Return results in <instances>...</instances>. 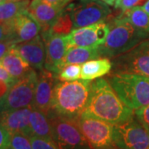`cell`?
I'll return each mask as SVG.
<instances>
[{
    "label": "cell",
    "mask_w": 149,
    "mask_h": 149,
    "mask_svg": "<svg viewBox=\"0 0 149 149\" xmlns=\"http://www.w3.org/2000/svg\"><path fill=\"white\" fill-rule=\"evenodd\" d=\"M83 113L113 125L134 117L133 109L123 101L107 79L102 78L91 84V99Z\"/></svg>",
    "instance_id": "6da1fadb"
},
{
    "label": "cell",
    "mask_w": 149,
    "mask_h": 149,
    "mask_svg": "<svg viewBox=\"0 0 149 149\" xmlns=\"http://www.w3.org/2000/svg\"><path fill=\"white\" fill-rule=\"evenodd\" d=\"M91 84L85 80L57 82L54 90L52 113L77 119L89 104Z\"/></svg>",
    "instance_id": "7a4b0ae2"
},
{
    "label": "cell",
    "mask_w": 149,
    "mask_h": 149,
    "mask_svg": "<svg viewBox=\"0 0 149 149\" xmlns=\"http://www.w3.org/2000/svg\"><path fill=\"white\" fill-rule=\"evenodd\" d=\"M108 23L109 35L104 43L99 47L100 57H117L149 38V33L136 28L122 17L113 18Z\"/></svg>",
    "instance_id": "3957f363"
},
{
    "label": "cell",
    "mask_w": 149,
    "mask_h": 149,
    "mask_svg": "<svg viewBox=\"0 0 149 149\" xmlns=\"http://www.w3.org/2000/svg\"><path fill=\"white\" fill-rule=\"evenodd\" d=\"M107 80L123 101L133 109L149 105V78L112 72Z\"/></svg>",
    "instance_id": "277c9868"
},
{
    "label": "cell",
    "mask_w": 149,
    "mask_h": 149,
    "mask_svg": "<svg viewBox=\"0 0 149 149\" xmlns=\"http://www.w3.org/2000/svg\"><path fill=\"white\" fill-rule=\"evenodd\" d=\"M53 130V138L60 149H93L86 140L76 119L61 117L56 113L48 115Z\"/></svg>",
    "instance_id": "5b68a950"
},
{
    "label": "cell",
    "mask_w": 149,
    "mask_h": 149,
    "mask_svg": "<svg viewBox=\"0 0 149 149\" xmlns=\"http://www.w3.org/2000/svg\"><path fill=\"white\" fill-rule=\"evenodd\" d=\"M76 121L93 149H119L113 138V124L84 113Z\"/></svg>",
    "instance_id": "8992f818"
},
{
    "label": "cell",
    "mask_w": 149,
    "mask_h": 149,
    "mask_svg": "<svg viewBox=\"0 0 149 149\" xmlns=\"http://www.w3.org/2000/svg\"><path fill=\"white\" fill-rule=\"evenodd\" d=\"M38 74L32 69L26 75L17 80L0 104L1 110H13L26 107H32Z\"/></svg>",
    "instance_id": "52a82bcc"
},
{
    "label": "cell",
    "mask_w": 149,
    "mask_h": 149,
    "mask_svg": "<svg viewBox=\"0 0 149 149\" xmlns=\"http://www.w3.org/2000/svg\"><path fill=\"white\" fill-rule=\"evenodd\" d=\"M112 72L128 73L149 78V38L115 57Z\"/></svg>",
    "instance_id": "ba28073f"
},
{
    "label": "cell",
    "mask_w": 149,
    "mask_h": 149,
    "mask_svg": "<svg viewBox=\"0 0 149 149\" xmlns=\"http://www.w3.org/2000/svg\"><path fill=\"white\" fill-rule=\"evenodd\" d=\"M66 9L71 17L73 29L104 21L111 13L109 4L102 0H78Z\"/></svg>",
    "instance_id": "9c48e42d"
},
{
    "label": "cell",
    "mask_w": 149,
    "mask_h": 149,
    "mask_svg": "<svg viewBox=\"0 0 149 149\" xmlns=\"http://www.w3.org/2000/svg\"><path fill=\"white\" fill-rule=\"evenodd\" d=\"M113 138L119 149L149 148V133L136 117L127 122L113 125Z\"/></svg>",
    "instance_id": "30bf717a"
},
{
    "label": "cell",
    "mask_w": 149,
    "mask_h": 149,
    "mask_svg": "<svg viewBox=\"0 0 149 149\" xmlns=\"http://www.w3.org/2000/svg\"><path fill=\"white\" fill-rule=\"evenodd\" d=\"M46 48L44 68L56 74L64 66L63 60L69 47L66 35L52 32L51 29L42 32Z\"/></svg>",
    "instance_id": "8fae6325"
},
{
    "label": "cell",
    "mask_w": 149,
    "mask_h": 149,
    "mask_svg": "<svg viewBox=\"0 0 149 149\" xmlns=\"http://www.w3.org/2000/svg\"><path fill=\"white\" fill-rule=\"evenodd\" d=\"M109 32V23L99 22L86 27L74 28L66 35L68 46L99 48L103 45Z\"/></svg>",
    "instance_id": "7c38bea8"
},
{
    "label": "cell",
    "mask_w": 149,
    "mask_h": 149,
    "mask_svg": "<svg viewBox=\"0 0 149 149\" xmlns=\"http://www.w3.org/2000/svg\"><path fill=\"white\" fill-rule=\"evenodd\" d=\"M59 81L56 75L43 68L38 73V80L34 95L32 108L43 112L47 115L52 113L55 86Z\"/></svg>",
    "instance_id": "4fadbf2b"
},
{
    "label": "cell",
    "mask_w": 149,
    "mask_h": 149,
    "mask_svg": "<svg viewBox=\"0 0 149 149\" xmlns=\"http://www.w3.org/2000/svg\"><path fill=\"white\" fill-rule=\"evenodd\" d=\"M32 110V107H26L2 111L0 114V124L10 134L20 133L32 137L30 127V114Z\"/></svg>",
    "instance_id": "5bb4252c"
},
{
    "label": "cell",
    "mask_w": 149,
    "mask_h": 149,
    "mask_svg": "<svg viewBox=\"0 0 149 149\" xmlns=\"http://www.w3.org/2000/svg\"><path fill=\"white\" fill-rule=\"evenodd\" d=\"M11 40L15 43L28 42L39 35L41 27L32 16L25 11L11 21Z\"/></svg>",
    "instance_id": "9a60e30c"
},
{
    "label": "cell",
    "mask_w": 149,
    "mask_h": 149,
    "mask_svg": "<svg viewBox=\"0 0 149 149\" xmlns=\"http://www.w3.org/2000/svg\"><path fill=\"white\" fill-rule=\"evenodd\" d=\"M14 47L31 67L41 70L44 68L46 48L42 36H37L28 42L15 44Z\"/></svg>",
    "instance_id": "2e32d148"
},
{
    "label": "cell",
    "mask_w": 149,
    "mask_h": 149,
    "mask_svg": "<svg viewBox=\"0 0 149 149\" xmlns=\"http://www.w3.org/2000/svg\"><path fill=\"white\" fill-rule=\"evenodd\" d=\"M63 9L44 0H32L27 8V12L40 25L41 32H44L52 27Z\"/></svg>",
    "instance_id": "e0dca14e"
},
{
    "label": "cell",
    "mask_w": 149,
    "mask_h": 149,
    "mask_svg": "<svg viewBox=\"0 0 149 149\" xmlns=\"http://www.w3.org/2000/svg\"><path fill=\"white\" fill-rule=\"evenodd\" d=\"M0 63L15 80L23 77L32 69L14 47L11 48L8 53L0 60Z\"/></svg>",
    "instance_id": "ac0fdd59"
},
{
    "label": "cell",
    "mask_w": 149,
    "mask_h": 149,
    "mask_svg": "<svg viewBox=\"0 0 149 149\" xmlns=\"http://www.w3.org/2000/svg\"><path fill=\"white\" fill-rule=\"evenodd\" d=\"M112 67L113 63L107 57L91 60L81 65V79L85 80H95L109 74Z\"/></svg>",
    "instance_id": "d6986e66"
},
{
    "label": "cell",
    "mask_w": 149,
    "mask_h": 149,
    "mask_svg": "<svg viewBox=\"0 0 149 149\" xmlns=\"http://www.w3.org/2000/svg\"><path fill=\"white\" fill-rule=\"evenodd\" d=\"M30 127L32 136L54 141L53 130L50 118L43 112L32 108L30 114Z\"/></svg>",
    "instance_id": "ffe728a7"
},
{
    "label": "cell",
    "mask_w": 149,
    "mask_h": 149,
    "mask_svg": "<svg viewBox=\"0 0 149 149\" xmlns=\"http://www.w3.org/2000/svg\"><path fill=\"white\" fill-rule=\"evenodd\" d=\"M99 48L70 47L66 51L63 63L66 64H84L91 60L100 58Z\"/></svg>",
    "instance_id": "44dd1931"
},
{
    "label": "cell",
    "mask_w": 149,
    "mask_h": 149,
    "mask_svg": "<svg viewBox=\"0 0 149 149\" xmlns=\"http://www.w3.org/2000/svg\"><path fill=\"white\" fill-rule=\"evenodd\" d=\"M119 16L129 22L136 28L149 33V13L144 10L143 7L135 6L122 12Z\"/></svg>",
    "instance_id": "7402d4cb"
},
{
    "label": "cell",
    "mask_w": 149,
    "mask_h": 149,
    "mask_svg": "<svg viewBox=\"0 0 149 149\" xmlns=\"http://www.w3.org/2000/svg\"><path fill=\"white\" fill-rule=\"evenodd\" d=\"M30 2L28 0L6 1L0 4V22L13 21L22 13L27 10Z\"/></svg>",
    "instance_id": "603a6c76"
},
{
    "label": "cell",
    "mask_w": 149,
    "mask_h": 149,
    "mask_svg": "<svg viewBox=\"0 0 149 149\" xmlns=\"http://www.w3.org/2000/svg\"><path fill=\"white\" fill-rule=\"evenodd\" d=\"M56 77L59 81H74L81 78L80 64H66L61 68Z\"/></svg>",
    "instance_id": "cb8c5ba5"
},
{
    "label": "cell",
    "mask_w": 149,
    "mask_h": 149,
    "mask_svg": "<svg viewBox=\"0 0 149 149\" xmlns=\"http://www.w3.org/2000/svg\"><path fill=\"white\" fill-rule=\"evenodd\" d=\"M71 28H73V25H72V21H71L70 13L67 11V9L64 8L61 14L58 17V19L51 28V30L56 33L67 35L70 32Z\"/></svg>",
    "instance_id": "d4e9b609"
},
{
    "label": "cell",
    "mask_w": 149,
    "mask_h": 149,
    "mask_svg": "<svg viewBox=\"0 0 149 149\" xmlns=\"http://www.w3.org/2000/svg\"><path fill=\"white\" fill-rule=\"evenodd\" d=\"M9 145L14 149H32L30 137L20 133L11 134Z\"/></svg>",
    "instance_id": "484cf974"
},
{
    "label": "cell",
    "mask_w": 149,
    "mask_h": 149,
    "mask_svg": "<svg viewBox=\"0 0 149 149\" xmlns=\"http://www.w3.org/2000/svg\"><path fill=\"white\" fill-rule=\"evenodd\" d=\"M32 149H60L58 145L53 140L39 138L36 136L30 137Z\"/></svg>",
    "instance_id": "4316f807"
},
{
    "label": "cell",
    "mask_w": 149,
    "mask_h": 149,
    "mask_svg": "<svg viewBox=\"0 0 149 149\" xmlns=\"http://www.w3.org/2000/svg\"><path fill=\"white\" fill-rule=\"evenodd\" d=\"M134 115L149 133V105L135 109Z\"/></svg>",
    "instance_id": "83f0119b"
},
{
    "label": "cell",
    "mask_w": 149,
    "mask_h": 149,
    "mask_svg": "<svg viewBox=\"0 0 149 149\" xmlns=\"http://www.w3.org/2000/svg\"><path fill=\"white\" fill-rule=\"evenodd\" d=\"M143 0H116L114 7L115 8H119L123 12L137 6Z\"/></svg>",
    "instance_id": "f1b7e54d"
},
{
    "label": "cell",
    "mask_w": 149,
    "mask_h": 149,
    "mask_svg": "<svg viewBox=\"0 0 149 149\" xmlns=\"http://www.w3.org/2000/svg\"><path fill=\"white\" fill-rule=\"evenodd\" d=\"M11 35H12L11 22H0V42L5 40H11Z\"/></svg>",
    "instance_id": "f546056e"
},
{
    "label": "cell",
    "mask_w": 149,
    "mask_h": 149,
    "mask_svg": "<svg viewBox=\"0 0 149 149\" xmlns=\"http://www.w3.org/2000/svg\"><path fill=\"white\" fill-rule=\"evenodd\" d=\"M11 134L0 124V149L6 148L9 145Z\"/></svg>",
    "instance_id": "4dcf8cb0"
},
{
    "label": "cell",
    "mask_w": 149,
    "mask_h": 149,
    "mask_svg": "<svg viewBox=\"0 0 149 149\" xmlns=\"http://www.w3.org/2000/svg\"><path fill=\"white\" fill-rule=\"evenodd\" d=\"M15 46V43L11 40H5L0 42V60L3 58L11 48Z\"/></svg>",
    "instance_id": "1f68e13d"
},
{
    "label": "cell",
    "mask_w": 149,
    "mask_h": 149,
    "mask_svg": "<svg viewBox=\"0 0 149 149\" xmlns=\"http://www.w3.org/2000/svg\"><path fill=\"white\" fill-rule=\"evenodd\" d=\"M12 85H13V83L8 82L6 80H0V104L4 100V98L7 95Z\"/></svg>",
    "instance_id": "d6a6232c"
},
{
    "label": "cell",
    "mask_w": 149,
    "mask_h": 149,
    "mask_svg": "<svg viewBox=\"0 0 149 149\" xmlns=\"http://www.w3.org/2000/svg\"><path fill=\"white\" fill-rule=\"evenodd\" d=\"M0 80H6V81L13 83V84L16 81L9 74V73L6 70L5 68L3 67V65L1 64V63H0Z\"/></svg>",
    "instance_id": "836d02e7"
},
{
    "label": "cell",
    "mask_w": 149,
    "mask_h": 149,
    "mask_svg": "<svg viewBox=\"0 0 149 149\" xmlns=\"http://www.w3.org/2000/svg\"><path fill=\"white\" fill-rule=\"evenodd\" d=\"M47 3L52 4V5L58 7L60 8H65V7L70 2H71L72 0H44Z\"/></svg>",
    "instance_id": "e575fe53"
},
{
    "label": "cell",
    "mask_w": 149,
    "mask_h": 149,
    "mask_svg": "<svg viewBox=\"0 0 149 149\" xmlns=\"http://www.w3.org/2000/svg\"><path fill=\"white\" fill-rule=\"evenodd\" d=\"M143 8L144 10L146 11L147 13H149V0L146 1V3H145L143 4Z\"/></svg>",
    "instance_id": "d590c367"
},
{
    "label": "cell",
    "mask_w": 149,
    "mask_h": 149,
    "mask_svg": "<svg viewBox=\"0 0 149 149\" xmlns=\"http://www.w3.org/2000/svg\"><path fill=\"white\" fill-rule=\"evenodd\" d=\"M102 1H104V3H106L107 4H109V5H114V3H115V1L116 0H102Z\"/></svg>",
    "instance_id": "8d00e7d4"
},
{
    "label": "cell",
    "mask_w": 149,
    "mask_h": 149,
    "mask_svg": "<svg viewBox=\"0 0 149 149\" xmlns=\"http://www.w3.org/2000/svg\"><path fill=\"white\" fill-rule=\"evenodd\" d=\"M3 149H14V148H12L10 145H8V146H7L6 148H3Z\"/></svg>",
    "instance_id": "74e56055"
},
{
    "label": "cell",
    "mask_w": 149,
    "mask_h": 149,
    "mask_svg": "<svg viewBox=\"0 0 149 149\" xmlns=\"http://www.w3.org/2000/svg\"><path fill=\"white\" fill-rule=\"evenodd\" d=\"M4 2H6V0H0V4L3 3H4Z\"/></svg>",
    "instance_id": "f35d334b"
},
{
    "label": "cell",
    "mask_w": 149,
    "mask_h": 149,
    "mask_svg": "<svg viewBox=\"0 0 149 149\" xmlns=\"http://www.w3.org/2000/svg\"><path fill=\"white\" fill-rule=\"evenodd\" d=\"M6 1H21V0H6Z\"/></svg>",
    "instance_id": "ab89813d"
},
{
    "label": "cell",
    "mask_w": 149,
    "mask_h": 149,
    "mask_svg": "<svg viewBox=\"0 0 149 149\" xmlns=\"http://www.w3.org/2000/svg\"><path fill=\"white\" fill-rule=\"evenodd\" d=\"M1 112H2V110H1V107H0V114H1Z\"/></svg>",
    "instance_id": "60d3db41"
},
{
    "label": "cell",
    "mask_w": 149,
    "mask_h": 149,
    "mask_svg": "<svg viewBox=\"0 0 149 149\" xmlns=\"http://www.w3.org/2000/svg\"><path fill=\"white\" fill-rule=\"evenodd\" d=\"M148 149H149V148H148Z\"/></svg>",
    "instance_id": "b9f144b4"
}]
</instances>
